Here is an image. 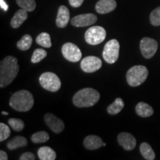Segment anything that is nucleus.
<instances>
[{
  "instance_id": "f257e3e1",
  "label": "nucleus",
  "mask_w": 160,
  "mask_h": 160,
  "mask_svg": "<svg viewBox=\"0 0 160 160\" xmlns=\"http://www.w3.org/2000/svg\"><path fill=\"white\" fill-rule=\"evenodd\" d=\"M19 71L17 58L12 56L6 57L0 65V87L3 88L9 85L17 77Z\"/></svg>"
},
{
  "instance_id": "f03ea898",
  "label": "nucleus",
  "mask_w": 160,
  "mask_h": 160,
  "mask_svg": "<svg viewBox=\"0 0 160 160\" xmlns=\"http://www.w3.org/2000/svg\"><path fill=\"white\" fill-rule=\"evenodd\" d=\"M9 104L16 111L27 112L33 108L34 99L31 92L26 90H21L15 92L11 96Z\"/></svg>"
},
{
  "instance_id": "7ed1b4c3",
  "label": "nucleus",
  "mask_w": 160,
  "mask_h": 160,
  "mask_svg": "<svg viewBox=\"0 0 160 160\" xmlns=\"http://www.w3.org/2000/svg\"><path fill=\"white\" fill-rule=\"evenodd\" d=\"M99 93L97 90L87 88L80 90L73 97V102L78 108H88L99 102Z\"/></svg>"
},
{
  "instance_id": "20e7f679",
  "label": "nucleus",
  "mask_w": 160,
  "mask_h": 160,
  "mask_svg": "<svg viewBox=\"0 0 160 160\" xmlns=\"http://www.w3.org/2000/svg\"><path fill=\"white\" fill-rule=\"evenodd\" d=\"M148 76L147 68L143 65H136L130 68L126 74V79L130 86L137 87L142 85Z\"/></svg>"
},
{
  "instance_id": "39448f33",
  "label": "nucleus",
  "mask_w": 160,
  "mask_h": 160,
  "mask_svg": "<svg viewBox=\"0 0 160 160\" xmlns=\"http://www.w3.org/2000/svg\"><path fill=\"white\" fill-rule=\"evenodd\" d=\"M39 83L43 88L51 92H57L61 88L59 78L51 72H46L40 76Z\"/></svg>"
},
{
  "instance_id": "423d86ee",
  "label": "nucleus",
  "mask_w": 160,
  "mask_h": 160,
  "mask_svg": "<svg viewBox=\"0 0 160 160\" xmlns=\"http://www.w3.org/2000/svg\"><path fill=\"white\" fill-rule=\"evenodd\" d=\"M106 37V31L101 26H93L86 31L85 39L86 42L91 45L102 43Z\"/></svg>"
},
{
  "instance_id": "0eeeda50",
  "label": "nucleus",
  "mask_w": 160,
  "mask_h": 160,
  "mask_svg": "<svg viewBox=\"0 0 160 160\" xmlns=\"http://www.w3.org/2000/svg\"><path fill=\"white\" fill-rule=\"evenodd\" d=\"M119 54V43L117 39H111L105 44L102 56L106 62L113 64L117 61Z\"/></svg>"
},
{
  "instance_id": "6e6552de",
  "label": "nucleus",
  "mask_w": 160,
  "mask_h": 160,
  "mask_svg": "<svg viewBox=\"0 0 160 160\" xmlns=\"http://www.w3.org/2000/svg\"><path fill=\"white\" fill-rule=\"evenodd\" d=\"M140 50L145 59H151L155 55L158 49V43L155 39L149 37H144L140 42Z\"/></svg>"
},
{
  "instance_id": "1a4fd4ad",
  "label": "nucleus",
  "mask_w": 160,
  "mask_h": 160,
  "mask_svg": "<svg viewBox=\"0 0 160 160\" xmlns=\"http://www.w3.org/2000/svg\"><path fill=\"white\" fill-rule=\"evenodd\" d=\"M62 53L66 59L71 62H77L82 58V52L73 43L67 42L62 48Z\"/></svg>"
},
{
  "instance_id": "9d476101",
  "label": "nucleus",
  "mask_w": 160,
  "mask_h": 160,
  "mask_svg": "<svg viewBox=\"0 0 160 160\" xmlns=\"http://www.w3.org/2000/svg\"><path fill=\"white\" fill-rule=\"evenodd\" d=\"M102 62V60L97 57H93V56H89L82 60L81 64V68L85 73H93L98 70L101 68Z\"/></svg>"
},
{
  "instance_id": "9b49d317",
  "label": "nucleus",
  "mask_w": 160,
  "mask_h": 160,
  "mask_svg": "<svg viewBox=\"0 0 160 160\" xmlns=\"http://www.w3.org/2000/svg\"><path fill=\"white\" fill-rule=\"evenodd\" d=\"M97 20V17L93 13H85L76 16L71 20V25L74 27L83 28L86 26L92 25Z\"/></svg>"
},
{
  "instance_id": "f8f14e48",
  "label": "nucleus",
  "mask_w": 160,
  "mask_h": 160,
  "mask_svg": "<svg viewBox=\"0 0 160 160\" xmlns=\"http://www.w3.org/2000/svg\"><path fill=\"white\" fill-rule=\"evenodd\" d=\"M44 120L50 129L55 133H60L63 131L65 128V124L59 118L56 117L53 113H46L44 117Z\"/></svg>"
},
{
  "instance_id": "ddd939ff",
  "label": "nucleus",
  "mask_w": 160,
  "mask_h": 160,
  "mask_svg": "<svg viewBox=\"0 0 160 160\" xmlns=\"http://www.w3.org/2000/svg\"><path fill=\"white\" fill-rule=\"evenodd\" d=\"M118 142L126 151H131L136 147L137 140L133 135L127 132H122L118 135Z\"/></svg>"
},
{
  "instance_id": "4468645a",
  "label": "nucleus",
  "mask_w": 160,
  "mask_h": 160,
  "mask_svg": "<svg viewBox=\"0 0 160 160\" xmlns=\"http://www.w3.org/2000/svg\"><path fill=\"white\" fill-rule=\"evenodd\" d=\"M117 6L115 0H99L96 4V11L100 14H106L114 11Z\"/></svg>"
},
{
  "instance_id": "2eb2a0df",
  "label": "nucleus",
  "mask_w": 160,
  "mask_h": 160,
  "mask_svg": "<svg viewBox=\"0 0 160 160\" xmlns=\"http://www.w3.org/2000/svg\"><path fill=\"white\" fill-rule=\"evenodd\" d=\"M70 20V12L69 10L65 5H61L58 10V13L56 24L57 27L60 28H64L68 24Z\"/></svg>"
},
{
  "instance_id": "dca6fc26",
  "label": "nucleus",
  "mask_w": 160,
  "mask_h": 160,
  "mask_svg": "<svg viewBox=\"0 0 160 160\" xmlns=\"http://www.w3.org/2000/svg\"><path fill=\"white\" fill-rule=\"evenodd\" d=\"M84 146L88 150H97L103 146L102 139L95 135H90L84 139Z\"/></svg>"
},
{
  "instance_id": "f3484780",
  "label": "nucleus",
  "mask_w": 160,
  "mask_h": 160,
  "mask_svg": "<svg viewBox=\"0 0 160 160\" xmlns=\"http://www.w3.org/2000/svg\"><path fill=\"white\" fill-rule=\"evenodd\" d=\"M28 11L23 9H20L16 12V13L12 18L11 21V25L13 28H18L22 25V23L28 19Z\"/></svg>"
},
{
  "instance_id": "a211bd4d",
  "label": "nucleus",
  "mask_w": 160,
  "mask_h": 160,
  "mask_svg": "<svg viewBox=\"0 0 160 160\" xmlns=\"http://www.w3.org/2000/svg\"><path fill=\"white\" fill-rule=\"evenodd\" d=\"M136 112L141 117H149L153 115V109L148 104L141 102L136 106Z\"/></svg>"
},
{
  "instance_id": "6ab92c4d",
  "label": "nucleus",
  "mask_w": 160,
  "mask_h": 160,
  "mask_svg": "<svg viewBox=\"0 0 160 160\" xmlns=\"http://www.w3.org/2000/svg\"><path fill=\"white\" fill-rule=\"evenodd\" d=\"M38 156L41 160H54L57 157L56 152L50 147H42L38 150Z\"/></svg>"
},
{
  "instance_id": "aec40b11",
  "label": "nucleus",
  "mask_w": 160,
  "mask_h": 160,
  "mask_svg": "<svg viewBox=\"0 0 160 160\" xmlns=\"http://www.w3.org/2000/svg\"><path fill=\"white\" fill-rule=\"evenodd\" d=\"M27 145L28 141L25 137H22V136H17V137L13 138V139L8 143L7 147L9 150L13 151V150L17 149L18 148L25 147Z\"/></svg>"
},
{
  "instance_id": "412c9836",
  "label": "nucleus",
  "mask_w": 160,
  "mask_h": 160,
  "mask_svg": "<svg viewBox=\"0 0 160 160\" xmlns=\"http://www.w3.org/2000/svg\"><path fill=\"white\" fill-rule=\"evenodd\" d=\"M125 103L121 98H117L114 102L110 105L107 108V111L109 114L116 115L119 113L123 109Z\"/></svg>"
},
{
  "instance_id": "4be33fe9",
  "label": "nucleus",
  "mask_w": 160,
  "mask_h": 160,
  "mask_svg": "<svg viewBox=\"0 0 160 160\" xmlns=\"http://www.w3.org/2000/svg\"><path fill=\"white\" fill-rule=\"evenodd\" d=\"M140 153L142 155V157L147 160H153L155 159L156 155L154 151H153L152 148L149 144L143 142L141 144L139 148Z\"/></svg>"
},
{
  "instance_id": "5701e85b",
  "label": "nucleus",
  "mask_w": 160,
  "mask_h": 160,
  "mask_svg": "<svg viewBox=\"0 0 160 160\" xmlns=\"http://www.w3.org/2000/svg\"><path fill=\"white\" fill-rule=\"evenodd\" d=\"M33 39L32 37L28 34L24 35L17 44V48L21 51H27L31 47Z\"/></svg>"
},
{
  "instance_id": "b1692460",
  "label": "nucleus",
  "mask_w": 160,
  "mask_h": 160,
  "mask_svg": "<svg viewBox=\"0 0 160 160\" xmlns=\"http://www.w3.org/2000/svg\"><path fill=\"white\" fill-rule=\"evenodd\" d=\"M37 43L38 45H41L42 47L49 48L52 46L51 36L48 33H45V32L41 33L37 37Z\"/></svg>"
},
{
  "instance_id": "393cba45",
  "label": "nucleus",
  "mask_w": 160,
  "mask_h": 160,
  "mask_svg": "<svg viewBox=\"0 0 160 160\" xmlns=\"http://www.w3.org/2000/svg\"><path fill=\"white\" fill-rule=\"evenodd\" d=\"M49 134L45 131H39L31 136V141L33 142L39 144L45 143L48 141Z\"/></svg>"
},
{
  "instance_id": "a878e982",
  "label": "nucleus",
  "mask_w": 160,
  "mask_h": 160,
  "mask_svg": "<svg viewBox=\"0 0 160 160\" xmlns=\"http://www.w3.org/2000/svg\"><path fill=\"white\" fill-rule=\"evenodd\" d=\"M17 3L22 9L28 12L34 11L36 8L35 0H17Z\"/></svg>"
},
{
  "instance_id": "bb28decb",
  "label": "nucleus",
  "mask_w": 160,
  "mask_h": 160,
  "mask_svg": "<svg viewBox=\"0 0 160 160\" xmlns=\"http://www.w3.org/2000/svg\"><path fill=\"white\" fill-rule=\"evenodd\" d=\"M47 56V52L44 49L38 48L36 49L33 52V55L31 57V62L38 63L41 62L43 59H45Z\"/></svg>"
},
{
  "instance_id": "cd10ccee",
  "label": "nucleus",
  "mask_w": 160,
  "mask_h": 160,
  "mask_svg": "<svg viewBox=\"0 0 160 160\" xmlns=\"http://www.w3.org/2000/svg\"><path fill=\"white\" fill-rule=\"evenodd\" d=\"M8 124L15 131H21L25 128V123L22 119L11 118L8 119Z\"/></svg>"
},
{
  "instance_id": "c85d7f7f",
  "label": "nucleus",
  "mask_w": 160,
  "mask_h": 160,
  "mask_svg": "<svg viewBox=\"0 0 160 160\" xmlns=\"http://www.w3.org/2000/svg\"><path fill=\"white\" fill-rule=\"evenodd\" d=\"M150 21L153 26L160 25V7L157 8L151 12L150 15Z\"/></svg>"
},
{
  "instance_id": "c756f323",
  "label": "nucleus",
  "mask_w": 160,
  "mask_h": 160,
  "mask_svg": "<svg viewBox=\"0 0 160 160\" xmlns=\"http://www.w3.org/2000/svg\"><path fill=\"white\" fill-rule=\"evenodd\" d=\"M11 135V130L7 125L0 123V142L5 141Z\"/></svg>"
},
{
  "instance_id": "7c9ffc66",
  "label": "nucleus",
  "mask_w": 160,
  "mask_h": 160,
  "mask_svg": "<svg viewBox=\"0 0 160 160\" xmlns=\"http://www.w3.org/2000/svg\"><path fill=\"white\" fill-rule=\"evenodd\" d=\"M36 159L35 155L31 152H26L24 153L23 154L21 155L19 159L20 160H34Z\"/></svg>"
},
{
  "instance_id": "2f4dec72",
  "label": "nucleus",
  "mask_w": 160,
  "mask_h": 160,
  "mask_svg": "<svg viewBox=\"0 0 160 160\" xmlns=\"http://www.w3.org/2000/svg\"><path fill=\"white\" fill-rule=\"evenodd\" d=\"M84 0H69V3L72 7L79 8L82 5Z\"/></svg>"
},
{
  "instance_id": "473e14b6",
  "label": "nucleus",
  "mask_w": 160,
  "mask_h": 160,
  "mask_svg": "<svg viewBox=\"0 0 160 160\" xmlns=\"http://www.w3.org/2000/svg\"><path fill=\"white\" fill-rule=\"evenodd\" d=\"M0 6H1V8L5 11H7L8 10V5L5 2V0H0Z\"/></svg>"
},
{
  "instance_id": "72a5a7b5",
  "label": "nucleus",
  "mask_w": 160,
  "mask_h": 160,
  "mask_svg": "<svg viewBox=\"0 0 160 160\" xmlns=\"http://www.w3.org/2000/svg\"><path fill=\"white\" fill-rule=\"evenodd\" d=\"M0 159L1 160H8V154L4 151H0Z\"/></svg>"
},
{
  "instance_id": "f704fd0d",
  "label": "nucleus",
  "mask_w": 160,
  "mask_h": 160,
  "mask_svg": "<svg viewBox=\"0 0 160 160\" xmlns=\"http://www.w3.org/2000/svg\"><path fill=\"white\" fill-rule=\"evenodd\" d=\"M2 115H8V112H5V111H2Z\"/></svg>"
},
{
  "instance_id": "c9c22d12",
  "label": "nucleus",
  "mask_w": 160,
  "mask_h": 160,
  "mask_svg": "<svg viewBox=\"0 0 160 160\" xmlns=\"http://www.w3.org/2000/svg\"><path fill=\"white\" fill-rule=\"evenodd\" d=\"M103 146H104V147H105V146H106V143H104L103 142Z\"/></svg>"
}]
</instances>
